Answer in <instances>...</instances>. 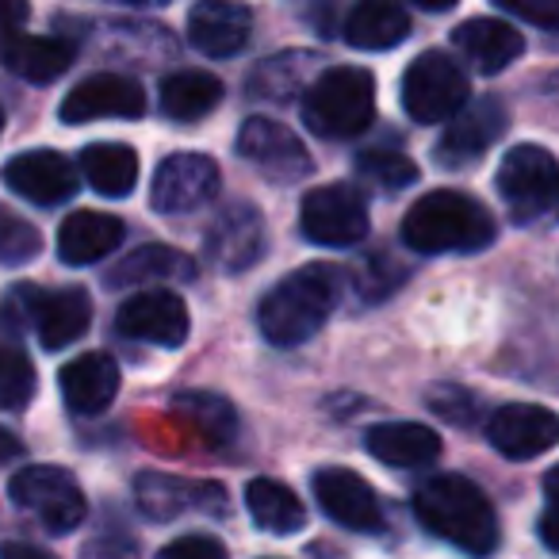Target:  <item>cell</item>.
Masks as SVG:
<instances>
[{
  "label": "cell",
  "instance_id": "6da1fadb",
  "mask_svg": "<svg viewBox=\"0 0 559 559\" xmlns=\"http://www.w3.org/2000/svg\"><path fill=\"white\" fill-rule=\"evenodd\" d=\"M337 296H342V269L307 264V269L292 272L288 280H280L276 288L261 299L257 326H261L264 342L272 345H284V349L304 345L326 326Z\"/></svg>",
  "mask_w": 559,
  "mask_h": 559
},
{
  "label": "cell",
  "instance_id": "7a4b0ae2",
  "mask_svg": "<svg viewBox=\"0 0 559 559\" xmlns=\"http://www.w3.org/2000/svg\"><path fill=\"white\" fill-rule=\"evenodd\" d=\"M414 513L433 536L475 559H487L498 548V518L487 495L464 475H433L414 495Z\"/></svg>",
  "mask_w": 559,
  "mask_h": 559
},
{
  "label": "cell",
  "instance_id": "3957f363",
  "mask_svg": "<svg viewBox=\"0 0 559 559\" xmlns=\"http://www.w3.org/2000/svg\"><path fill=\"white\" fill-rule=\"evenodd\" d=\"M498 226L479 200L464 192H429L406 211L403 241L414 253H479L495 241Z\"/></svg>",
  "mask_w": 559,
  "mask_h": 559
},
{
  "label": "cell",
  "instance_id": "277c9868",
  "mask_svg": "<svg viewBox=\"0 0 559 559\" xmlns=\"http://www.w3.org/2000/svg\"><path fill=\"white\" fill-rule=\"evenodd\" d=\"M376 119V78L360 66H334L304 93V123L319 139H353Z\"/></svg>",
  "mask_w": 559,
  "mask_h": 559
},
{
  "label": "cell",
  "instance_id": "5b68a950",
  "mask_svg": "<svg viewBox=\"0 0 559 559\" xmlns=\"http://www.w3.org/2000/svg\"><path fill=\"white\" fill-rule=\"evenodd\" d=\"M9 498L50 533H73L85 521V495L66 467L35 464L9 479Z\"/></svg>",
  "mask_w": 559,
  "mask_h": 559
},
{
  "label": "cell",
  "instance_id": "8992f818",
  "mask_svg": "<svg viewBox=\"0 0 559 559\" xmlns=\"http://www.w3.org/2000/svg\"><path fill=\"white\" fill-rule=\"evenodd\" d=\"M556 157L551 150L536 146V142H521V146L506 150V157L498 162V195L510 207L513 223H528V218H540L551 211L556 200Z\"/></svg>",
  "mask_w": 559,
  "mask_h": 559
},
{
  "label": "cell",
  "instance_id": "52a82bcc",
  "mask_svg": "<svg viewBox=\"0 0 559 559\" xmlns=\"http://www.w3.org/2000/svg\"><path fill=\"white\" fill-rule=\"evenodd\" d=\"M467 104V78L441 50L418 55L403 73V108L414 123H449Z\"/></svg>",
  "mask_w": 559,
  "mask_h": 559
},
{
  "label": "cell",
  "instance_id": "ba28073f",
  "mask_svg": "<svg viewBox=\"0 0 559 559\" xmlns=\"http://www.w3.org/2000/svg\"><path fill=\"white\" fill-rule=\"evenodd\" d=\"M299 230L330 249L357 246L368 234V203L349 185H322L304 195Z\"/></svg>",
  "mask_w": 559,
  "mask_h": 559
},
{
  "label": "cell",
  "instance_id": "9c48e42d",
  "mask_svg": "<svg viewBox=\"0 0 559 559\" xmlns=\"http://www.w3.org/2000/svg\"><path fill=\"white\" fill-rule=\"evenodd\" d=\"M218 185H223V177L207 154H173L157 165L150 203L162 215H188V211L207 207L218 195Z\"/></svg>",
  "mask_w": 559,
  "mask_h": 559
},
{
  "label": "cell",
  "instance_id": "30bf717a",
  "mask_svg": "<svg viewBox=\"0 0 559 559\" xmlns=\"http://www.w3.org/2000/svg\"><path fill=\"white\" fill-rule=\"evenodd\" d=\"M502 134H506V108L495 100V96L467 100L464 108L449 119L433 157H437V165H444V169H467V165L479 162Z\"/></svg>",
  "mask_w": 559,
  "mask_h": 559
},
{
  "label": "cell",
  "instance_id": "8fae6325",
  "mask_svg": "<svg viewBox=\"0 0 559 559\" xmlns=\"http://www.w3.org/2000/svg\"><path fill=\"white\" fill-rule=\"evenodd\" d=\"M238 154L269 173L272 180H304L314 173L307 146L276 119H246L238 131Z\"/></svg>",
  "mask_w": 559,
  "mask_h": 559
},
{
  "label": "cell",
  "instance_id": "7c38bea8",
  "mask_svg": "<svg viewBox=\"0 0 559 559\" xmlns=\"http://www.w3.org/2000/svg\"><path fill=\"white\" fill-rule=\"evenodd\" d=\"M314 498L326 510L330 521L353 528V533H380L383 528V506L376 490L349 467H322L311 479Z\"/></svg>",
  "mask_w": 559,
  "mask_h": 559
},
{
  "label": "cell",
  "instance_id": "4fadbf2b",
  "mask_svg": "<svg viewBox=\"0 0 559 559\" xmlns=\"http://www.w3.org/2000/svg\"><path fill=\"white\" fill-rule=\"evenodd\" d=\"M119 334L134 337V342L162 345V349H177L188 337V307L173 292H139L127 304H119L116 314Z\"/></svg>",
  "mask_w": 559,
  "mask_h": 559
},
{
  "label": "cell",
  "instance_id": "5bb4252c",
  "mask_svg": "<svg viewBox=\"0 0 559 559\" xmlns=\"http://www.w3.org/2000/svg\"><path fill=\"white\" fill-rule=\"evenodd\" d=\"M487 441L495 444L506 460H533L559 441V421L548 406L510 403L490 414Z\"/></svg>",
  "mask_w": 559,
  "mask_h": 559
},
{
  "label": "cell",
  "instance_id": "9a60e30c",
  "mask_svg": "<svg viewBox=\"0 0 559 559\" xmlns=\"http://www.w3.org/2000/svg\"><path fill=\"white\" fill-rule=\"evenodd\" d=\"M146 111V93L123 73L85 78L62 100V123H93V119H139Z\"/></svg>",
  "mask_w": 559,
  "mask_h": 559
},
{
  "label": "cell",
  "instance_id": "2e32d148",
  "mask_svg": "<svg viewBox=\"0 0 559 559\" xmlns=\"http://www.w3.org/2000/svg\"><path fill=\"white\" fill-rule=\"evenodd\" d=\"M4 185L20 200L39 203V207H58L78 192V173L55 150H27V154H16L4 165Z\"/></svg>",
  "mask_w": 559,
  "mask_h": 559
},
{
  "label": "cell",
  "instance_id": "e0dca14e",
  "mask_svg": "<svg viewBox=\"0 0 559 559\" xmlns=\"http://www.w3.org/2000/svg\"><path fill=\"white\" fill-rule=\"evenodd\" d=\"M253 16L238 0H200L188 12V43L207 58H234L246 50Z\"/></svg>",
  "mask_w": 559,
  "mask_h": 559
},
{
  "label": "cell",
  "instance_id": "ac0fdd59",
  "mask_svg": "<svg viewBox=\"0 0 559 559\" xmlns=\"http://www.w3.org/2000/svg\"><path fill=\"white\" fill-rule=\"evenodd\" d=\"M264 253V218L249 203H234L211 223L207 230V257L223 264L226 272H241Z\"/></svg>",
  "mask_w": 559,
  "mask_h": 559
},
{
  "label": "cell",
  "instance_id": "d6986e66",
  "mask_svg": "<svg viewBox=\"0 0 559 559\" xmlns=\"http://www.w3.org/2000/svg\"><path fill=\"white\" fill-rule=\"evenodd\" d=\"M62 383V399L73 414L81 418H93V414H104L119 395V365L108 357V353H81L78 360L62 368L58 376Z\"/></svg>",
  "mask_w": 559,
  "mask_h": 559
},
{
  "label": "cell",
  "instance_id": "ffe728a7",
  "mask_svg": "<svg viewBox=\"0 0 559 559\" xmlns=\"http://www.w3.org/2000/svg\"><path fill=\"white\" fill-rule=\"evenodd\" d=\"M452 47L467 58L479 73H498L506 66H513L525 50V39H521L518 27H510L506 20H467L452 32Z\"/></svg>",
  "mask_w": 559,
  "mask_h": 559
},
{
  "label": "cell",
  "instance_id": "44dd1931",
  "mask_svg": "<svg viewBox=\"0 0 559 559\" xmlns=\"http://www.w3.org/2000/svg\"><path fill=\"white\" fill-rule=\"evenodd\" d=\"M365 449L388 467H426L441 456V437L418 421H383L365 433Z\"/></svg>",
  "mask_w": 559,
  "mask_h": 559
},
{
  "label": "cell",
  "instance_id": "7402d4cb",
  "mask_svg": "<svg viewBox=\"0 0 559 559\" xmlns=\"http://www.w3.org/2000/svg\"><path fill=\"white\" fill-rule=\"evenodd\" d=\"M411 39L403 0H357L345 16V43L357 50H391Z\"/></svg>",
  "mask_w": 559,
  "mask_h": 559
},
{
  "label": "cell",
  "instance_id": "603a6c76",
  "mask_svg": "<svg viewBox=\"0 0 559 559\" xmlns=\"http://www.w3.org/2000/svg\"><path fill=\"white\" fill-rule=\"evenodd\" d=\"M123 218L108 211H73L58 230V257L66 264H93L123 241Z\"/></svg>",
  "mask_w": 559,
  "mask_h": 559
},
{
  "label": "cell",
  "instance_id": "cb8c5ba5",
  "mask_svg": "<svg viewBox=\"0 0 559 559\" xmlns=\"http://www.w3.org/2000/svg\"><path fill=\"white\" fill-rule=\"evenodd\" d=\"M0 62L9 66L16 78L24 81H58L73 66V47L62 39H50V35H4L0 43Z\"/></svg>",
  "mask_w": 559,
  "mask_h": 559
},
{
  "label": "cell",
  "instance_id": "d4e9b609",
  "mask_svg": "<svg viewBox=\"0 0 559 559\" xmlns=\"http://www.w3.org/2000/svg\"><path fill=\"white\" fill-rule=\"evenodd\" d=\"M35 330H39L43 349L58 353L66 345H73L78 337H85L88 322H93V304H88V292L81 288H62L55 296L43 292L39 311H35Z\"/></svg>",
  "mask_w": 559,
  "mask_h": 559
},
{
  "label": "cell",
  "instance_id": "484cf974",
  "mask_svg": "<svg viewBox=\"0 0 559 559\" xmlns=\"http://www.w3.org/2000/svg\"><path fill=\"white\" fill-rule=\"evenodd\" d=\"M162 280L192 284L195 280L192 257L180 253V249H173V246H142V249H134L127 261L116 264L108 284L111 288H139V284H162Z\"/></svg>",
  "mask_w": 559,
  "mask_h": 559
},
{
  "label": "cell",
  "instance_id": "4316f807",
  "mask_svg": "<svg viewBox=\"0 0 559 559\" xmlns=\"http://www.w3.org/2000/svg\"><path fill=\"white\" fill-rule=\"evenodd\" d=\"M81 173L100 195L123 200L139 185V154L123 142H93L81 154Z\"/></svg>",
  "mask_w": 559,
  "mask_h": 559
},
{
  "label": "cell",
  "instance_id": "83f0119b",
  "mask_svg": "<svg viewBox=\"0 0 559 559\" xmlns=\"http://www.w3.org/2000/svg\"><path fill=\"white\" fill-rule=\"evenodd\" d=\"M246 510L257 528L276 536H292L307 525V510L296 498V490L276 479H253L246 487Z\"/></svg>",
  "mask_w": 559,
  "mask_h": 559
},
{
  "label": "cell",
  "instance_id": "f1b7e54d",
  "mask_svg": "<svg viewBox=\"0 0 559 559\" xmlns=\"http://www.w3.org/2000/svg\"><path fill=\"white\" fill-rule=\"evenodd\" d=\"M218 100H223V81L215 73L180 70L162 81V111L177 123L207 116V111L218 108Z\"/></svg>",
  "mask_w": 559,
  "mask_h": 559
},
{
  "label": "cell",
  "instance_id": "f546056e",
  "mask_svg": "<svg viewBox=\"0 0 559 559\" xmlns=\"http://www.w3.org/2000/svg\"><path fill=\"white\" fill-rule=\"evenodd\" d=\"M173 411H177L180 421H188V426L211 444H226L238 433V414H234V406L226 403L223 395H211V391H180Z\"/></svg>",
  "mask_w": 559,
  "mask_h": 559
},
{
  "label": "cell",
  "instance_id": "4dcf8cb0",
  "mask_svg": "<svg viewBox=\"0 0 559 559\" xmlns=\"http://www.w3.org/2000/svg\"><path fill=\"white\" fill-rule=\"evenodd\" d=\"M207 487H195V483H185L177 475H162V472H142L134 479V502L146 518L154 521H173L177 513H185L188 506H195V498Z\"/></svg>",
  "mask_w": 559,
  "mask_h": 559
},
{
  "label": "cell",
  "instance_id": "1f68e13d",
  "mask_svg": "<svg viewBox=\"0 0 559 559\" xmlns=\"http://www.w3.org/2000/svg\"><path fill=\"white\" fill-rule=\"evenodd\" d=\"M307 70H311V55H304V50L276 55L257 70V78L249 81V88H253L257 96H264V100H288L296 88L311 85V81H307Z\"/></svg>",
  "mask_w": 559,
  "mask_h": 559
},
{
  "label": "cell",
  "instance_id": "d6a6232c",
  "mask_svg": "<svg viewBox=\"0 0 559 559\" xmlns=\"http://www.w3.org/2000/svg\"><path fill=\"white\" fill-rule=\"evenodd\" d=\"M357 173L383 192H403L418 180V165L399 150H365L357 157Z\"/></svg>",
  "mask_w": 559,
  "mask_h": 559
},
{
  "label": "cell",
  "instance_id": "836d02e7",
  "mask_svg": "<svg viewBox=\"0 0 559 559\" xmlns=\"http://www.w3.org/2000/svg\"><path fill=\"white\" fill-rule=\"evenodd\" d=\"M35 395V368L20 349L0 345V411H24Z\"/></svg>",
  "mask_w": 559,
  "mask_h": 559
},
{
  "label": "cell",
  "instance_id": "e575fe53",
  "mask_svg": "<svg viewBox=\"0 0 559 559\" xmlns=\"http://www.w3.org/2000/svg\"><path fill=\"white\" fill-rule=\"evenodd\" d=\"M39 246H43V238H39V230H35L32 223H24V218H16V215H0V257L9 264H24V261H32L35 253H39Z\"/></svg>",
  "mask_w": 559,
  "mask_h": 559
},
{
  "label": "cell",
  "instance_id": "d590c367",
  "mask_svg": "<svg viewBox=\"0 0 559 559\" xmlns=\"http://www.w3.org/2000/svg\"><path fill=\"white\" fill-rule=\"evenodd\" d=\"M429 406H433L441 418L456 421V426H467L475 418V395L464 388H433L429 391Z\"/></svg>",
  "mask_w": 559,
  "mask_h": 559
},
{
  "label": "cell",
  "instance_id": "8d00e7d4",
  "mask_svg": "<svg viewBox=\"0 0 559 559\" xmlns=\"http://www.w3.org/2000/svg\"><path fill=\"white\" fill-rule=\"evenodd\" d=\"M495 4L513 12V16L528 20V24L544 27V32H551L559 24V0H495Z\"/></svg>",
  "mask_w": 559,
  "mask_h": 559
},
{
  "label": "cell",
  "instance_id": "74e56055",
  "mask_svg": "<svg viewBox=\"0 0 559 559\" xmlns=\"http://www.w3.org/2000/svg\"><path fill=\"white\" fill-rule=\"evenodd\" d=\"M157 559H226V548L215 536H180V540L165 544Z\"/></svg>",
  "mask_w": 559,
  "mask_h": 559
},
{
  "label": "cell",
  "instance_id": "f35d334b",
  "mask_svg": "<svg viewBox=\"0 0 559 559\" xmlns=\"http://www.w3.org/2000/svg\"><path fill=\"white\" fill-rule=\"evenodd\" d=\"M27 16H32L27 0H0V27H20Z\"/></svg>",
  "mask_w": 559,
  "mask_h": 559
},
{
  "label": "cell",
  "instance_id": "ab89813d",
  "mask_svg": "<svg viewBox=\"0 0 559 559\" xmlns=\"http://www.w3.org/2000/svg\"><path fill=\"white\" fill-rule=\"evenodd\" d=\"M0 559H58V556H50V551L35 548V544L9 540V544H4V548H0Z\"/></svg>",
  "mask_w": 559,
  "mask_h": 559
},
{
  "label": "cell",
  "instance_id": "60d3db41",
  "mask_svg": "<svg viewBox=\"0 0 559 559\" xmlns=\"http://www.w3.org/2000/svg\"><path fill=\"white\" fill-rule=\"evenodd\" d=\"M20 452H24V444H20L16 437L9 433V429H0V464H9V460H16Z\"/></svg>",
  "mask_w": 559,
  "mask_h": 559
},
{
  "label": "cell",
  "instance_id": "b9f144b4",
  "mask_svg": "<svg viewBox=\"0 0 559 559\" xmlns=\"http://www.w3.org/2000/svg\"><path fill=\"white\" fill-rule=\"evenodd\" d=\"M411 4H418V9H426V12H449V9H456L460 0H411Z\"/></svg>",
  "mask_w": 559,
  "mask_h": 559
},
{
  "label": "cell",
  "instance_id": "7bdbcfd3",
  "mask_svg": "<svg viewBox=\"0 0 559 559\" xmlns=\"http://www.w3.org/2000/svg\"><path fill=\"white\" fill-rule=\"evenodd\" d=\"M123 4H165V0H123Z\"/></svg>",
  "mask_w": 559,
  "mask_h": 559
},
{
  "label": "cell",
  "instance_id": "ee69618b",
  "mask_svg": "<svg viewBox=\"0 0 559 559\" xmlns=\"http://www.w3.org/2000/svg\"><path fill=\"white\" fill-rule=\"evenodd\" d=\"M0 131H4V111H0Z\"/></svg>",
  "mask_w": 559,
  "mask_h": 559
}]
</instances>
